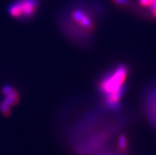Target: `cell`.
<instances>
[{
    "mask_svg": "<svg viewBox=\"0 0 156 155\" xmlns=\"http://www.w3.org/2000/svg\"><path fill=\"white\" fill-rule=\"evenodd\" d=\"M129 74V68L125 64H119L101 76L98 83V89L103 96L112 94L125 86Z\"/></svg>",
    "mask_w": 156,
    "mask_h": 155,
    "instance_id": "6da1fadb",
    "label": "cell"
},
{
    "mask_svg": "<svg viewBox=\"0 0 156 155\" xmlns=\"http://www.w3.org/2000/svg\"><path fill=\"white\" fill-rule=\"evenodd\" d=\"M39 0H17L9 6L8 12L13 18L30 21L37 13Z\"/></svg>",
    "mask_w": 156,
    "mask_h": 155,
    "instance_id": "7a4b0ae2",
    "label": "cell"
},
{
    "mask_svg": "<svg viewBox=\"0 0 156 155\" xmlns=\"http://www.w3.org/2000/svg\"><path fill=\"white\" fill-rule=\"evenodd\" d=\"M70 18L75 26L84 34L93 33L96 30V22L94 17L82 9H75L70 13Z\"/></svg>",
    "mask_w": 156,
    "mask_h": 155,
    "instance_id": "3957f363",
    "label": "cell"
},
{
    "mask_svg": "<svg viewBox=\"0 0 156 155\" xmlns=\"http://www.w3.org/2000/svg\"><path fill=\"white\" fill-rule=\"evenodd\" d=\"M2 93L4 95V101L10 106H14L19 102L20 94L18 91L10 86H4L2 89Z\"/></svg>",
    "mask_w": 156,
    "mask_h": 155,
    "instance_id": "277c9868",
    "label": "cell"
},
{
    "mask_svg": "<svg viewBox=\"0 0 156 155\" xmlns=\"http://www.w3.org/2000/svg\"><path fill=\"white\" fill-rule=\"evenodd\" d=\"M129 149V139L125 134H121L117 139V150L119 153H125Z\"/></svg>",
    "mask_w": 156,
    "mask_h": 155,
    "instance_id": "5b68a950",
    "label": "cell"
},
{
    "mask_svg": "<svg viewBox=\"0 0 156 155\" xmlns=\"http://www.w3.org/2000/svg\"><path fill=\"white\" fill-rule=\"evenodd\" d=\"M11 106L4 100L0 102V112H2L4 116H9L11 113Z\"/></svg>",
    "mask_w": 156,
    "mask_h": 155,
    "instance_id": "8992f818",
    "label": "cell"
},
{
    "mask_svg": "<svg viewBox=\"0 0 156 155\" xmlns=\"http://www.w3.org/2000/svg\"><path fill=\"white\" fill-rule=\"evenodd\" d=\"M153 99H154V100H153L151 104L150 103V104H151V108H149V111H150V113L151 112V120L154 122L156 125V95L153 97Z\"/></svg>",
    "mask_w": 156,
    "mask_h": 155,
    "instance_id": "52a82bcc",
    "label": "cell"
},
{
    "mask_svg": "<svg viewBox=\"0 0 156 155\" xmlns=\"http://www.w3.org/2000/svg\"><path fill=\"white\" fill-rule=\"evenodd\" d=\"M112 2L120 7H128L129 6L128 0H112Z\"/></svg>",
    "mask_w": 156,
    "mask_h": 155,
    "instance_id": "ba28073f",
    "label": "cell"
},
{
    "mask_svg": "<svg viewBox=\"0 0 156 155\" xmlns=\"http://www.w3.org/2000/svg\"><path fill=\"white\" fill-rule=\"evenodd\" d=\"M153 2V0H139V4L140 6L144 8H150L151 4Z\"/></svg>",
    "mask_w": 156,
    "mask_h": 155,
    "instance_id": "9c48e42d",
    "label": "cell"
},
{
    "mask_svg": "<svg viewBox=\"0 0 156 155\" xmlns=\"http://www.w3.org/2000/svg\"><path fill=\"white\" fill-rule=\"evenodd\" d=\"M149 10L151 12V16L156 18V0H153L152 4L149 8Z\"/></svg>",
    "mask_w": 156,
    "mask_h": 155,
    "instance_id": "30bf717a",
    "label": "cell"
}]
</instances>
